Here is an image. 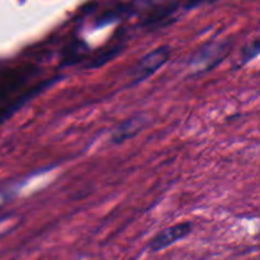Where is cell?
<instances>
[{"label":"cell","mask_w":260,"mask_h":260,"mask_svg":"<svg viewBox=\"0 0 260 260\" xmlns=\"http://www.w3.org/2000/svg\"><path fill=\"white\" fill-rule=\"evenodd\" d=\"M230 48V41H211L203 45L189 60V69L193 75L205 74L216 68L229 55Z\"/></svg>","instance_id":"obj_1"},{"label":"cell","mask_w":260,"mask_h":260,"mask_svg":"<svg viewBox=\"0 0 260 260\" xmlns=\"http://www.w3.org/2000/svg\"><path fill=\"white\" fill-rule=\"evenodd\" d=\"M30 70L29 69H20V70H12L8 71L7 74L3 75L2 80V98L5 99L7 95H10L14 93L19 85L27 81L29 78Z\"/></svg>","instance_id":"obj_5"},{"label":"cell","mask_w":260,"mask_h":260,"mask_svg":"<svg viewBox=\"0 0 260 260\" xmlns=\"http://www.w3.org/2000/svg\"><path fill=\"white\" fill-rule=\"evenodd\" d=\"M147 119L144 114H136V116L129 117L128 119H126L119 126L116 127V129L112 134L111 141L113 144H122V142L132 139L144 128Z\"/></svg>","instance_id":"obj_4"},{"label":"cell","mask_w":260,"mask_h":260,"mask_svg":"<svg viewBox=\"0 0 260 260\" xmlns=\"http://www.w3.org/2000/svg\"><path fill=\"white\" fill-rule=\"evenodd\" d=\"M169 56L170 50L168 46L157 47L156 50L151 51V52H149L147 55H145L144 57L136 63L134 70L131 71L132 85L146 80L149 76H151L152 74L156 73V71L169 60Z\"/></svg>","instance_id":"obj_2"},{"label":"cell","mask_w":260,"mask_h":260,"mask_svg":"<svg viewBox=\"0 0 260 260\" xmlns=\"http://www.w3.org/2000/svg\"><path fill=\"white\" fill-rule=\"evenodd\" d=\"M122 50V46L118 45V46H113V47H111L109 50L104 51V52H102L101 55L96 56L95 58H94L93 61H91L90 63L88 65V68H99V66L104 65V63L108 62L111 58H113L114 56L118 55L119 52H121Z\"/></svg>","instance_id":"obj_7"},{"label":"cell","mask_w":260,"mask_h":260,"mask_svg":"<svg viewBox=\"0 0 260 260\" xmlns=\"http://www.w3.org/2000/svg\"><path fill=\"white\" fill-rule=\"evenodd\" d=\"M260 53V38H256V40L251 41L249 45H246L245 47L243 48L240 53V57H239V61H240V65H245L249 61L253 60L255 56H258Z\"/></svg>","instance_id":"obj_6"},{"label":"cell","mask_w":260,"mask_h":260,"mask_svg":"<svg viewBox=\"0 0 260 260\" xmlns=\"http://www.w3.org/2000/svg\"><path fill=\"white\" fill-rule=\"evenodd\" d=\"M215 2H217V0H187V3H185V8H187V9H192V8H197L200 7V5L210 4V3H215Z\"/></svg>","instance_id":"obj_8"},{"label":"cell","mask_w":260,"mask_h":260,"mask_svg":"<svg viewBox=\"0 0 260 260\" xmlns=\"http://www.w3.org/2000/svg\"><path fill=\"white\" fill-rule=\"evenodd\" d=\"M190 233H192V223L190 222L177 223V225L164 229L151 239L149 244L150 251L157 253L162 249L169 248L170 245L175 244L177 241L187 238Z\"/></svg>","instance_id":"obj_3"}]
</instances>
